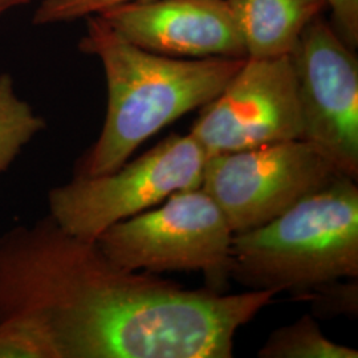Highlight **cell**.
<instances>
[{
    "mask_svg": "<svg viewBox=\"0 0 358 358\" xmlns=\"http://www.w3.org/2000/svg\"><path fill=\"white\" fill-rule=\"evenodd\" d=\"M128 1L141 0H41L32 17L35 26L71 23L78 19L100 15L103 11Z\"/></svg>",
    "mask_w": 358,
    "mask_h": 358,
    "instance_id": "obj_15",
    "label": "cell"
},
{
    "mask_svg": "<svg viewBox=\"0 0 358 358\" xmlns=\"http://www.w3.org/2000/svg\"><path fill=\"white\" fill-rule=\"evenodd\" d=\"M303 118V140L336 170L358 179V60L321 16L291 53Z\"/></svg>",
    "mask_w": 358,
    "mask_h": 358,
    "instance_id": "obj_7",
    "label": "cell"
},
{
    "mask_svg": "<svg viewBox=\"0 0 358 358\" xmlns=\"http://www.w3.org/2000/svg\"><path fill=\"white\" fill-rule=\"evenodd\" d=\"M276 291L187 289L127 271L50 215L0 235V321L44 324L62 358H231Z\"/></svg>",
    "mask_w": 358,
    "mask_h": 358,
    "instance_id": "obj_1",
    "label": "cell"
},
{
    "mask_svg": "<svg viewBox=\"0 0 358 358\" xmlns=\"http://www.w3.org/2000/svg\"><path fill=\"white\" fill-rule=\"evenodd\" d=\"M207 157L303 140V118L291 56L245 57L189 131Z\"/></svg>",
    "mask_w": 358,
    "mask_h": 358,
    "instance_id": "obj_8",
    "label": "cell"
},
{
    "mask_svg": "<svg viewBox=\"0 0 358 358\" xmlns=\"http://www.w3.org/2000/svg\"><path fill=\"white\" fill-rule=\"evenodd\" d=\"M230 278L294 297L358 278L357 180L340 174L268 223L234 234Z\"/></svg>",
    "mask_w": 358,
    "mask_h": 358,
    "instance_id": "obj_3",
    "label": "cell"
},
{
    "mask_svg": "<svg viewBox=\"0 0 358 358\" xmlns=\"http://www.w3.org/2000/svg\"><path fill=\"white\" fill-rule=\"evenodd\" d=\"M234 232L202 189L171 194L162 205L110 226L96 239L103 255L127 271H195L223 292L230 278Z\"/></svg>",
    "mask_w": 358,
    "mask_h": 358,
    "instance_id": "obj_4",
    "label": "cell"
},
{
    "mask_svg": "<svg viewBox=\"0 0 358 358\" xmlns=\"http://www.w3.org/2000/svg\"><path fill=\"white\" fill-rule=\"evenodd\" d=\"M99 16L145 51L177 59H245L227 0L128 1Z\"/></svg>",
    "mask_w": 358,
    "mask_h": 358,
    "instance_id": "obj_9",
    "label": "cell"
},
{
    "mask_svg": "<svg viewBox=\"0 0 358 358\" xmlns=\"http://www.w3.org/2000/svg\"><path fill=\"white\" fill-rule=\"evenodd\" d=\"M358 278H349L325 282L317 285L308 292L300 294L297 299L312 303L317 316L334 317L346 315L356 317L358 312Z\"/></svg>",
    "mask_w": 358,
    "mask_h": 358,
    "instance_id": "obj_14",
    "label": "cell"
},
{
    "mask_svg": "<svg viewBox=\"0 0 358 358\" xmlns=\"http://www.w3.org/2000/svg\"><path fill=\"white\" fill-rule=\"evenodd\" d=\"M245 57L291 56L303 31L321 16L327 0H227Z\"/></svg>",
    "mask_w": 358,
    "mask_h": 358,
    "instance_id": "obj_10",
    "label": "cell"
},
{
    "mask_svg": "<svg viewBox=\"0 0 358 358\" xmlns=\"http://www.w3.org/2000/svg\"><path fill=\"white\" fill-rule=\"evenodd\" d=\"M45 129V121L15 90L13 78L0 75V174L7 171L29 142Z\"/></svg>",
    "mask_w": 358,
    "mask_h": 358,
    "instance_id": "obj_11",
    "label": "cell"
},
{
    "mask_svg": "<svg viewBox=\"0 0 358 358\" xmlns=\"http://www.w3.org/2000/svg\"><path fill=\"white\" fill-rule=\"evenodd\" d=\"M340 174L309 142L292 140L207 157L202 189L238 234L282 215Z\"/></svg>",
    "mask_w": 358,
    "mask_h": 358,
    "instance_id": "obj_6",
    "label": "cell"
},
{
    "mask_svg": "<svg viewBox=\"0 0 358 358\" xmlns=\"http://www.w3.org/2000/svg\"><path fill=\"white\" fill-rule=\"evenodd\" d=\"M257 356L260 358H357L353 348L329 340L309 315L282 327L268 337Z\"/></svg>",
    "mask_w": 358,
    "mask_h": 358,
    "instance_id": "obj_12",
    "label": "cell"
},
{
    "mask_svg": "<svg viewBox=\"0 0 358 358\" xmlns=\"http://www.w3.org/2000/svg\"><path fill=\"white\" fill-rule=\"evenodd\" d=\"M0 358H62L50 329L32 317L0 321Z\"/></svg>",
    "mask_w": 358,
    "mask_h": 358,
    "instance_id": "obj_13",
    "label": "cell"
},
{
    "mask_svg": "<svg viewBox=\"0 0 358 358\" xmlns=\"http://www.w3.org/2000/svg\"><path fill=\"white\" fill-rule=\"evenodd\" d=\"M34 0H0V20L13 10L27 6Z\"/></svg>",
    "mask_w": 358,
    "mask_h": 358,
    "instance_id": "obj_17",
    "label": "cell"
},
{
    "mask_svg": "<svg viewBox=\"0 0 358 358\" xmlns=\"http://www.w3.org/2000/svg\"><path fill=\"white\" fill-rule=\"evenodd\" d=\"M85 22L78 48L103 65L108 103L101 133L78 162V177L122 166L159 130L214 100L243 64L244 59L162 56L131 44L99 15Z\"/></svg>",
    "mask_w": 358,
    "mask_h": 358,
    "instance_id": "obj_2",
    "label": "cell"
},
{
    "mask_svg": "<svg viewBox=\"0 0 358 358\" xmlns=\"http://www.w3.org/2000/svg\"><path fill=\"white\" fill-rule=\"evenodd\" d=\"M206 159L190 133L170 134L112 173L75 176L52 189L48 215L68 234L96 241L110 226L161 205L171 194L202 187Z\"/></svg>",
    "mask_w": 358,
    "mask_h": 358,
    "instance_id": "obj_5",
    "label": "cell"
},
{
    "mask_svg": "<svg viewBox=\"0 0 358 358\" xmlns=\"http://www.w3.org/2000/svg\"><path fill=\"white\" fill-rule=\"evenodd\" d=\"M332 10L336 29L355 48L358 43V0H327Z\"/></svg>",
    "mask_w": 358,
    "mask_h": 358,
    "instance_id": "obj_16",
    "label": "cell"
}]
</instances>
